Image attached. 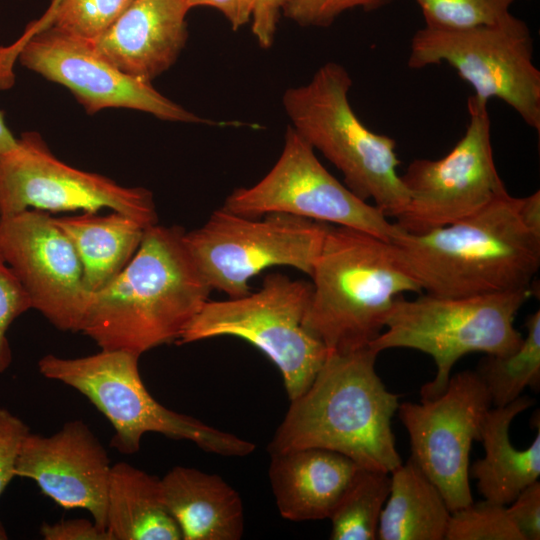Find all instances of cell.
I'll return each mask as SVG.
<instances>
[{"label":"cell","instance_id":"1","mask_svg":"<svg viewBox=\"0 0 540 540\" xmlns=\"http://www.w3.org/2000/svg\"><path fill=\"white\" fill-rule=\"evenodd\" d=\"M388 242L397 263L429 295L530 288L540 267V191L523 198L505 191L474 214L425 233L394 224Z\"/></svg>","mask_w":540,"mask_h":540},{"label":"cell","instance_id":"20","mask_svg":"<svg viewBox=\"0 0 540 540\" xmlns=\"http://www.w3.org/2000/svg\"><path fill=\"white\" fill-rule=\"evenodd\" d=\"M160 485L183 540H239L243 535L242 500L220 476L175 466Z\"/></svg>","mask_w":540,"mask_h":540},{"label":"cell","instance_id":"27","mask_svg":"<svg viewBox=\"0 0 540 540\" xmlns=\"http://www.w3.org/2000/svg\"><path fill=\"white\" fill-rule=\"evenodd\" d=\"M133 0H53L49 10L28 32L53 26L68 34L93 41Z\"/></svg>","mask_w":540,"mask_h":540},{"label":"cell","instance_id":"37","mask_svg":"<svg viewBox=\"0 0 540 540\" xmlns=\"http://www.w3.org/2000/svg\"><path fill=\"white\" fill-rule=\"evenodd\" d=\"M17 143L18 139L13 136L6 125L4 112L0 110V154L14 149Z\"/></svg>","mask_w":540,"mask_h":540},{"label":"cell","instance_id":"13","mask_svg":"<svg viewBox=\"0 0 540 540\" xmlns=\"http://www.w3.org/2000/svg\"><path fill=\"white\" fill-rule=\"evenodd\" d=\"M28 209L47 212H121L150 227L158 223L152 192L125 187L103 175L74 168L53 155L38 132L22 133L0 154V217Z\"/></svg>","mask_w":540,"mask_h":540},{"label":"cell","instance_id":"15","mask_svg":"<svg viewBox=\"0 0 540 540\" xmlns=\"http://www.w3.org/2000/svg\"><path fill=\"white\" fill-rule=\"evenodd\" d=\"M491 405L478 374L463 371L450 376L438 396L398 406L410 439V458L439 489L451 512L473 502L470 450L474 441H480Z\"/></svg>","mask_w":540,"mask_h":540},{"label":"cell","instance_id":"9","mask_svg":"<svg viewBox=\"0 0 540 540\" xmlns=\"http://www.w3.org/2000/svg\"><path fill=\"white\" fill-rule=\"evenodd\" d=\"M448 63L474 89V96L496 97L540 131V71L533 63L527 24L509 13L503 19L464 29L424 27L413 36L411 69Z\"/></svg>","mask_w":540,"mask_h":540},{"label":"cell","instance_id":"38","mask_svg":"<svg viewBox=\"0 0 540 540\" xmlns=\"http://www.w3.org/2000/svg\"><path fill=\"white\" fill-rule=\"evenodd\" d=\"M8 538L7 532L0 521V540H6Z\"/></svg>","mask_w":540,"mask_h":540},{"label":"cell","instance_id":"8","mask_svg":"<svg viewBox=\"0 0 540 540\" xmlns=\"http://www.w3.org/2000/svg\"><path fill=\"white\" fill-rule=\"evenodd\" d=\"M311 294L312 283L270 273L256 292L208 300L177 343L219 336L246 340L280 370L291 401L308 389L329 353L302 324Z\"/></svg>","mask_w":540,"mask_h":540},{"label":"cell","instance_id":"22","mask_svg":"<svg viewBox=\"0 0 540 540\" xmlns=\"http://www.w3.org/2000/svg\"><path fill=\"white\" fill-rule=\"evenodd\" d=\"M53 221L72 242L89 293L105 287L124 269L149 228L116 211L108 215L83 212L76 216L53 217Z\"/></svg>","mask_w":540,"mask_h":540},{"label":"cell","instance_id":"35","mask_svg":"<svg viewBox=\"0 0 540 540\" xmlns=\"http://www.w3.org/2000/svg\"><path fill=\"white\" fill-rule=\"evenodd\" d=\"M40 532L45 540H110L107 532L87 519L43 523Z\"/></svg>","mask_w":540,"mask_h":540},{"label":"cell","instance_id":"14","mask_svg":"<svg viewBox=\"0 0 540 540\" xmlns=\"http://www.w3.org/2000/svg\"><path fill=\"white\" fill-rule=\"evenodd\" d=\"M222 208L250 218L291 214L361 230L387 242L394 230L379 208L357 197L326 170L291 125L272 169L255 185L235 189Z\"/></svg>","mask_w":540,"mask_h":540},{"label":"cell","instance_id":"18","mask_svg":"<svg viewBox=\"0 0 540 540\" xmlns=\"http://www.w3.org/2000/svg\"><path fill=\"white\" fill-rule=\"evenodd\" d=\"M185 0H133L92 44L123 73L151 83L168 70L185 46Z\"/></svg>","mask_w":540,"mask_h":540},{"label":"cell","instance_id":"16","mask_svg":"<svg viewBox=\"0 0 540 540\" xmlns=\"http://www.w3.org/2000/svg\"><path fill=\"white\" fill-rule=\"evenodd\" d=\"M0 251L32 309L61 331L80 332L90 293L79 256L50 213L0 217Z\"/></svg>","mask_w":540,"mask_h":540},{"label":"cell","instance_id":"36","mask_svg":"<svg viewBox=\"0 0 540 540\" xmlns=\"http://www.w3.org/2000/svg\"><path fill=\"white\" fill-rule=\"evenodd\" d=\"M191 8L210 6L219 10L231 24L233 30H238L251 19L252 0H185Z\"/></svg>","mask_w":540,"mask_h":540},{"label":"cell","instance_id":"25","mask_svg":"<svg viewBox=\"0 0 540 540\" xmlns=\"http://www.w3.org/2000/svg\"><path fill=\"white\" fill-rule=\"evenodd\" d=\"M390 481L389 473L359 467L329 517L332 524L330 539H377Z\"/></svg>","mask_w":540,"mask_h":540},{"label":"cell","instance_id":"7","mask_svg":"<svg viewBox=\"0 0 540 540\" xmlns=\"http://www.w3.org/2000/svg\"><path fill=\"white\" fill-rule=\"evenodd\" d=\"M140 355L124 350L63 358L53 354L38 361L43 377L61 382L84 395L111 423V446L124 454L140 449L149 432L188 440L222 456H246L255 445L161 405L146 389L138 369Z\"/></svg>","mask_w":540,"mask_h":540},{"label":"cell","instance_id":"6","mask_svg":"<svg viewBox=\"0 0 540 540\" xmlns=\"http://www.w3.org/2000/svg\"><path fill=\"white\" fill-rule=\"evenodd\" d=\"M530 295V288L464 297L425 293L413 300L400 295L386 317L385 331L369 347L377 353L410 348L430 355L436 375L420 394L422 400L432 399L445 390L451 369L462 356L506 355L520 346L523 337L514 320Z\"/></svg>","mask_w":540,"mask_h":540},{"label":"cell","instance_id":"28","mask_svg":"<svg viewBox=\"0 0 540 540\" xmlns=\"http://www.w3.org/2000/svg\"><path fill=\"white\" fill-rule=\"evenodd\" d=\"M446 540H524L505 505L484 499L451 512Z\"/></svg>","mask_w":540,"mask_h":540},{"label":"cell","instance_id":"24","mask_svg":"<svg viewBox=\"0 0 540 540\" xmlns=\"http://www.w3.org/2000/svg\"><path fill=\"white\" fill-rule=\"evenodd\" d=\"M390 474L377 539H445L451 511L435 484L411 458Z\"/></svg>","mask_w":540,"mask_h":540},{"label":"cell","instance_id":"26","mask_svg":"<svg viewBox=\"0 0 540 540\" xmlns=\"http://www.w3.org/2000/svg\"><path fill=\"white\" fill-rule=\"evenodd\" d=\"M527 334L520 346L506 355H487L475 371L484 383L492 405L505 406L526 387L540 384V311L526 320Z\"/></svg>","mask_w":540,"mask_h":540},{"label":"cell","instance_id":"10","mask_svg":"<svg viewBox=\"0 0 540 540\" xmlns=\"http://www.w3.org/2000/svg\"><path fill=\"white\" fill-rule=\"evenodd\" d=\"M330 224L286 213L250 218L222 207L185 244L211 289L230 298L250 293L249 282L274 266L311 276Z\"/></svg>","mask_w":540,"mask_h":540},{"label":"cell","instance_id":"34","mask_svg":"<svg viewBox=\"0 0 540 540\" xmlns=\"http://www.w3.org/2000/svg\"><path fill=\"white\" fill-rule=\"evenodd\" d=\"M287 0H252V33L262 48L272 46Z\"/></svg>","mask_w":540,"mask_h":540},{"label":"cell","instance_id":"29","mask_svg":"<svg viewBox=\"0 0 540 540\" xmlns=\"http://www.w3.org/2000/svg\"><path fill=\"white\" fill-rule=\"evenodd\" d=\"M425 27L464 29L506 17L515 0H416Z\"/></svg>","mask_w":540,"mask_h":540},{"label":"cell","instance_id":"4","mask_svg":"<svg viewBox=\"0 0 540 540\" xmlns=\"http://www.w3.org/2000/svg\"><path fill=\"white\" fill-rule=\"evenodd\" d=\"M310 277L312 294L302 324L333 353L369 346L398 296L423 293L397 263L389 242L331 224Z\"/></svg>","mask_w":540,"mask_h":540},{"label":"cell","instance_id":"2","mask_svg":"<svg viewBox=\"0 0 540 540\" xmlns=\"http://www.w3.org/2000/svg\"><path fill=\"white\" fill-rule=\"evenodd\" d=\"M179 226L145 231L136 253L105 287L90 293L80 332L100 349L141 356L178 341L208 301L211 287Z\"/></svg>","mask_w":540,"mask_h":540},{"label":"cell","instance_id":"12","mask_svg":"<svg viewBox=\"0 0 540 540\" xmlns=\"http://www.w3.org/2000/svg\"><path fill=\"white\" fill-rule=\"evenodd\" d=\"M12 54L0 75V85H12V62L68 88L88 114L106 108H127L168 121L215 124L199 117L158 92L151 83L133 78L112 65L90 40L46 26L28 32L20 44L0 47Z\"/></svg>","mask_w":540,"mask_h":540},{"label":"cell","instance_id":"11","mask_svg":"<svg viewBox=\"0 0 540 540\" xmlns=\"http://www.w3.org/2000/svg\"><path fill=\"white\" fill-rule=\"evenodd\" d=\"M463 137L444 157L415 159L400 175L408 194L395 226L420 234L468 217L506 190L493 159L488 101L472 95Z\"/></svg>","mask_w":540,"mask_h":540},{"label":"cell","instance_id":"30","mask_svg":"<svg viewBox=\"0 0 540 540\" xmlns=\"http://www.w3.org/2000/svg\"><path fill=\"white\" fill-rule=\"evenodd\" d=\"M30 309L32 307L27 293L0 251V373L12 362L8 328L16 318Z\"/></svg>","mask_w":540,"mask_h":540},{"label":"cell","instance_id":"19","mask_svg":"<svg viewBox=\"0 0 540 540\" xmlns=\"http://www.w3.org/2000/svg\"><path fill=\"white\" fill-rule=\"evenodd\" d=\"M269 481L281 516L291 521L329 519L360 467L338 452L301 448L270 454Z\"/></svg>","mask_w":540,"mask_h":540},{"label":"cell","instance_id":"3","mask_svg":"<svg viewBox=\"0 0 540 540\" xmlns=\"http://www.w3.org/2000/svg\"><path fill=\"white\" fill-rule=\"evenodd\" d=\"M369 346L329 352L308 389L290 407L268 445L269 453L301 448L338 452L362 468L391 473L401 463L392 430L399 395L375 370Z\"/></svg>","mask_w":540,"mask_h":540},{"label":"cell","instance_id":"32","mask_svg":"<svg viewBox=\"0 0 540 540\" xmlns=\"http://www.w3.org/2000/svg\"><path fill=\"white\" fill-rule=\"evenodd\" d=\"M29 427L17 416L0 407V495L15 477L17 457Z\"/></svg>","mask_w":540,"mask_h":540},{"label":"cell","instance_id":"17","mask_svg":"<svg viewBox=\"0 0 540 540\" xmlns=\"http://www.w3.org/2000/svg\"><path fill=\"white\" fill-rule=\"evenodd\" d=\"M111 467L96 435L83 421L73 420L51 436L30 432L20 448L15 476L32 479L65 509L87 510L105 530Z\"/></svg>","mask_w":540,"mask_h":540},{"label":"cell","instance_id":"33","mask_svg":"<svg viewBox=\"0 0 540 540\" xmlns=\"http://www.w3.org/2000/svg\"><path fill=\"white\" fill-rule=\"evenodd\" d=\"M507 512L523 536L524 540L540 539V483H534L523 489L509 503Z\"/></svg>","mask_w":540,"mask_h":540},{"label":"cell","instance_id":"31","mask_svg":"<svg viewBox=\"0 0 540 540\" xmlns=\"http://www.w3.org/2000/svg\"><path fill=\"white\" fill-rule=\"evenodd\" d=\"M393 0H287L283 14L301 26L328 27L344 11L361 7L382 8Z\"/></svg>","mask_w":540,"mask_h":540},{"label":"cell","instance_id":"21","mask_svg":"<svg viewBox=\"0 0 540 540\" xmlns=\"http://www.w3.org/2000/svg\"><path fill=\"white\" fill-rule=\"evenodd\" d=\"M533 399L520 396L511 403L491 408L484 420L480 441L485 455L469 472L484 499L507 506L540 475V429L524 450L515 448L509 437L513 419L532 406Z\"/></svg>","mask_w":540,"mask_h":540},{"label":"cell","instance_id":"23","mask_svg":"<svg viewBox=\"0 0 540 540\" xmlns=\"http://www.w3.org/2000/svg\"><path fill=\"white\" fill-rule=\"evenodd\" d=\"M105 530L110 540H180L160 479L127 462L111 467Z\"/></svg>","mask_w":540,"mask_h":540},{"label":"cell","instance_id":"5","mask_svg":"<svg viewBox=\"0 0 540 540\" xmlns=\"http://www.w3.org/2000/svg\"><path fill=\"white\" fill-rule=\"evenodd\" d=\"M351 86L347 70L327 62L307 84L284 92L283 107L291 126L343 174L348 189L396 218L408 203L397 172L396 142L359 120L348 100Z\"/></svg>","mask_w":540,"mask_h":540}]
</instances>
